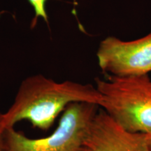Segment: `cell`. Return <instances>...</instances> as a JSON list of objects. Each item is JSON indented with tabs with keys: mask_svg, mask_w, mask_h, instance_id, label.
<instances>
[{
	"mask_svg": "<svg viewBox=\"0 0 151 151\" xmlns=\"http://www.w3.org/2000/svg\"><path fill=\"white\" fill-rule=\"evenodd\" d=\"M102 97L96 87L66 81L58 83L41 74L22 81L8 110L0 113V124L7 129L21 120L48 130L60 113L73 103H90L100 107Z\"/></svg>",
	"mask_w": 151,
	"mask_h": 151,
	"instance_id": "6da1fadb",
	"label": "cell"
},
{
	"mask_svg": "<svg viewBox=\"0 0 151 151\" xmlns=\"http://www.w3.org/2000/svg\"><path fill=\"white\" fill-rule=\"evenodd\" d=\"M102 97L100 107L124 129L151 134V79L148 74L97 78Z\"/></svg>",
	"mask_w": 151,
	"mask_h": 151,
	"instance_id": "7a4b0ae2",
	"label": "cell"
},
{
	"mask_svg": "<svg viewBox=\"0 0 151 151\" xmlns=\"http://www.w3.org/2000/svg\"><path fill=\"white\" fill-rule=\"evenodd\" d=\"M99 106L73 103L63 111L52 133L46 137L32 139L9 127L3 134V151H82L90 122Z\"/></svg>",
	"mask_w": 151,
	"mask_h": 151,
	"instance_id": "3957f363",
	"label": "cell"
},
{
	"mask_svg": "<svg viewBox=\"0 0 151 151\" xmlns=\"http://www.w3.org/2000/svg\"><path fill=\"white\" fill-rule=\"evenodd\" d=\"M98 64L107 75L119 77L147 75L151 72V33L134 41L109 37L100 43Z\"/></svg>",
	"mask_w": 151,
	"mask_h": 151,
	"instance_id": "277c9868",
	"label": "cell"
},
{
	"mask_svg": "<svg viewBox=\"0 0 151 151\" xmlns=\"http://www.w3.org/2000/svg\"><path fill=\"white\" fill-rule=\"evenodd\" d=\"M148 134L124 129L101 109L90 122L84 141L88 151H150Z\"/></svg>",
	"mask_w": 151,
	"mask_h": 151,
	"instance_id": "5b68a950",
	"label": "cell"
},
{
	"mask_svg": "<svg viewBox=\"0 0 151 151\" xmlns=\"http://www.w3.org/2000/svg\"><path fill=\"white\" fill-rule=\"evenodd\" d=\"M30 4L32 6L35 12V16L32 22V27H35L38 18H42L46 22H48V16H47L46 4L48 0H28Z\"/></svg>",
	"mask_w": 151,
	"mask_h": 151,
	"instance_id": "8992f818",
	"label": "cell"
},
{
	"mask_svg": "<svg viewBox=\"0 0 151 151\" xmlns=\"http://www.w3.org/2000/svg\"><path fill=\"white\" fill-rule=\"evenodd\" d=\"M4 127L0 124V151L2 150V143H3V134L4 132Z\"/></svg>",
	"mask_w": 151,
	"mask_h": 151,
	"instance_id": "52a82bcc",
	"label": "cell"
},
{
	"mask_svg": "<svg viewBox=\"0 0 151 151\" xmlns=\"http://www.w3.org/2000/svg\"><path fill=\"white\" fill-rule=\"evenodd\" d=\"M148 147L149 150L151 151V134H148Z\"/></svg>",
	"mask_w": 151,
	"mask_h": 151,
	"instance_id": "ba28073f",
	"label": "cell"
},
{
	"mask_svg": "<svg viewBox=\"0 0 151 151\" xmlns=\"http://www.w3.org/2000/svg\"><path fill=\"white\" fill-rule=\"evenodd\" d=\"M82 151H88V150H86V149L84 148L83 149V150H82Z\"/></svg>",
	"mask_w": 151,
	"mask_h": 151,
	"instance_id": "9c48e42d",
	"label": "cell"
}]
</instances>
